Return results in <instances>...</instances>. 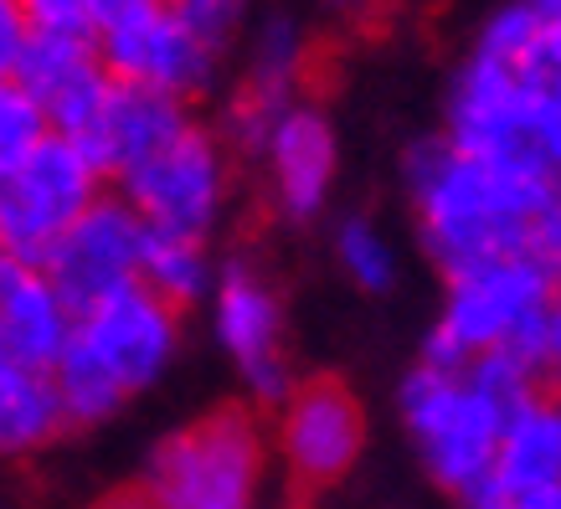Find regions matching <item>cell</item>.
Wrapping results in <instances>:
<instances>
[{
    "label": "cell",
    "instance_id": "e0dca14e",
    "mask_svg": "<svg viewBox=\"0 0 561 509\" xmlns=\"http://www.w3.org/2000/svg\"><path fill=\"white\" fill-rule=\"evenodd\" d=\"M68 335L72 314L47 284V273L36 263L0 257V356L32 371H51L68 350Z\"/></svg>",
    "mask_w": 561,
    "mask_h": 509
},
{
    "label": "cell",
    "instance_id": "44dd1931",
    "mask_svg": "<svg viewBox=\"0 0 561 509\" xmlns=\"http://www.w3.org/2000/svg\"><path fill=\"white\" fill-rule=\"evenodd\" d=\"M494 356H505L515 371H526L536 386L551 391V375H557V366H561V304L530 309L526 320L500 339Z\"/></svg>",
    "mask_w": 561,
    "mask_h": 509
},
{
    "label": "cell",
    "instance_id": "4316f807",
    "mask_svg": "<svg viewBox=\"0 0 561 509\" xmlns=\"http://www.w3.org/2000/svg\"><path fill=\"white\" fill-rule=\"evenodd\" d=\"M463 509H561V489H546V494H500L479 478L474 489L459 499Z\"/></svg>",
    "mask_w": 561,
    "mask_h": 509
},
{
    "label": "cell",
    "instance_id": "ba28073f",
    "mask_svg": "<svg viewBox=\"0 0 561 509\" xmlns=\"http://www.w3.org/2000/svg\"><path fill=\"white\" fill-rule=\"evenodd\" d=\"M103 190L108 186L78 154V144L62 135H47L21 165L0 175V257L42 268L51 242L62 238Z\"/></svg>",
    "mask_w": 561,
    "mask_h": 509
},
{
    "label": "cell",
    "instance_id": "52a82bcc",
    "mask_svg": "<svg viewBox=\"0 0 561 509\" xmlns=\"http://www.w3.org/2000/svg\"><path fill=\"white\" fill-rule=\"evenodd\" d=\"M108 190L135 206V217L160 238L211 242L227 190H232V154L211 124L191 119L171 144H160Z\"/></svg>",
    "mask_w": 561,
    "mask_h": 509
},
{
    "label": "cell",
    "instance_id": "f1b7e54d",
    "mask_svg": "<svg viewBox=\"0 0 561 509\" xmlns=\"http://www.w3.org/2000/svg\"><path fill=\"white\" fill-rule=\"evenodd\" d=\"M145 5H154V0H88V16H93V32H99V26L129 16V11H145Z\"/></svg>",
    "mask_w": 561,
    "mask_h": 509
},
{
    "label": "cell",
    "instance_id": "8fae6325",
    "mask_svg": "<svg viewBox=\"0 0 561 509\" xmlns=\"http://www.w3.org/2000/svg\"><path fill=\"white\" fill-rule=\"evenodd\" d=\"M211 329H217L221 350L232 356L242 386L253 391V402L278 407L294 386L289 366V320H284V293L268 273L232 257L217 268L211 284Z\"/></svg>",
    "mask_w": 561,
    "mask_h": 509
},
{
    "label": "cell",
    "instance_id": "6da1fadb",
    "mask_svg": "<svg viewBox=\"0 0 561 509\" xmlns=\"http://www.w3.org/2000/svg\"><path fill=\"white\" fill-rule=\"evenodd\" d=\"M402 181L417 242L443 278L490 257L561 263V181L551 175L479 165L443 135H427L402 154Z\"/></svg>",
    "mask_w": 561,
    "mask_h": 509
},
{
    "label": "cell",
    "instance_id": "30bf717a",
    "mask_svg": "<svg viewBox=\"0 0 561 509\" xmlns=\"http://www.w3.org/2000/svg\"><path fill=\"white\" fill-rule=\"evenodd\" d=\"M93 47H99V62L114 83L150 88V93H165L186 108L211 99L221 83V51H211L191 26H181L165 0L99 26Z\"/></svg>",
    "mask_w": 561,
    "mask_h": 509
},
{
    "label": "cell",
    "instance_id": "4fadbf2b",
    "mask_svg": "<svg viewBox=\"0 0 561 509\" xmlns=\"http://www.w3.org/2000/svg\"><path fill=\"white\" fill-rule=\"evenodd\" d=\"M305 72H309V36L289 11H268L248 36V68H242L238 93L227 99L217 139L227 154H257L268 129L278 124L284 108L305 99Z\"/></svg>",
    "mask_w": 561,
    "mask_h": 509
},
{
    "label": "cell",
    "instance_id": "277c9868",
    "mask_svg": "<svg viewBox=\"0 0 561 509\" xmlns=\"http://www.w3.org/2000/svg\"><path fill=\"white\" fill-rule=\"evenodd\" d=\"M139 484L160 509H257L268 484V442L253 407L221 402L165 432L150 448Z\"/></svg>",
    "mask_w": 561,
    "mask_h": 509
},
{
    "label": "cell",
    "instance_id": "cb8c5ba5",
    "mask_svg": "<svg viewBox=\"0 0 561 509\" xmlns=\"http://www.w3.org/2000/svg\"><path fill=\"white\" fill-rule=\"evenodd\" d=\"M165 5H171V16L181 21V26H191V32L202 36L211 51H221V57H227V47L242 36L248 11H253V0H165Z\"/></svg>",
    "mask_w": 561,
    "mask_h": 509
},
{
    "label": "cell",
    "instance_id": "d4e9b609",
    "mask_svg": "<svg viewBox=\"0 0 561 509\" xmlns=\"http://www.w3.org/2000/svg\"><path fill=\"white\" fill-rule=\"evenodd\" d=\"M32 36H93L88 0H16Z\"/></svg>",
    "mask_w": 561,
    "mask_h": 509
},
{
    "label": "cell",
    "instance_id": "9c48e42d",
    "mask_svg": "<svg viewBox=\"0 0 561 509\" xmlns=\"http://www.w3.org/2000/svg\"><path fill=\"white\" fill-rule=\"evenodd\" d=\"M366 407L341 375H305L278 402L273 453L284 463L294 494H324L345 484L366 453Z\"/></svg>",
    "mask_w": 561,
    "mask_h": 509
},
{
    "label": "cell",
    "instance_id": "7402d4cb",
    "mask_svg": "<svg viewBox=\"0 0 561 509\" xmlns=\"http://www.w3.org/2000/svg\"><path fill=\"white\" fill-rule=\"evenodd\" d=\"M335 257L360 293H387L397 284V253L366 217H345L335 227Z\"/></svg>",
    "mask_w": 561,
    "mask_h": 509
},
{
    "label": "cell",
    "instance_id": "d6986e66",
    "mask_svg": "<svg viewBox=\"0 0 561 509\" xmlns=\"http://www.w3.org/2000/svg\"><path fill=\"white\" fill-rule=\"evenodd\" d=\"M68 432L51 371H32L0 356V459H32Z\"/></svg>",
    "mask_w": 561,
    "mask_h": 509
},
{
    "label": "cell",
    "instance_id": "83f0119b",
    "mask_svg": "<svg viewBox=\"0 0 561 509\" xmlns=\"http://www.w3.org/2000/svg\"><path fill=\"white\" fill-rule=\"evenodd\" d=\"M88 509H160V505H154V494L135 478V484H119V489L99 494V499H93Z\"/></svg>",
    "mask_w": 561,
    "mask_h": 509
},
{
    "label": "cell",
    "instance_id": "484cf974",
    "mask_svg": "<svg viewBox=\"0 0 561 509\" xmlns=\"http://www.w3.org/2000/svg\"><path fill=\"white\" fill-rule=\"evenodd\" d=\"M26 47H32V26L21 16V5L16 0H0V78H16Z\"/></svg>",
    "mask_w": 561,
    "mask_h": 509
},
{
    "label": "cell",
    "instance_id": "5b68a950",
    "mask_svg": "<svg viewBox=\"0 0 561 509\" xmlns=\"http://www.w3.org/2000/svg\"><path fill=\"white\" fill-rule=\"evenodd\" d=\"M561 263L541 257H490L443 278V309L423 339V360L433 371H463L469 360L500 350V339L530 309L557 304Z\"/></svg>",
    "mask_w": 561,
    "mask_h": 509
},
{
    "label": "cell",
    "instance_id": "7c38bea8",
    "mask_svg": "<svg viewBox=\"0 0 561 509\" xmlns=\"http://www.w3.org/2000/svg\"><path fill=\"white\" fill-rule=\"evenodd\" d=\"M145 238H150V227L135 217V206L114 196V190H103L99 201L51 242V253L42 257V273L57 289V299L68 304L72 320L83 309L114 299L129 284H139Z\"/></svg>",
    "mask_w": 561,
    "mask_h": 509
},
{
    "label": "cell",
    "instance_id": "ac0fdd59",
    "mask_svg": "<svg viewBox=\"0 0 561 509\" xmlns=\"http://www.w3.org/2000/svg\"><path fill=\"white\" fill-rule=\"evenodd\" d=\"M484 484L500 494L561 489V407L551 391L530 396L526 407H515L505 417Z\"/></svg>",
    "mask_w": 561,
    "mask_h": 509
},
{
    "label": "cell",
    "instance_id": "f546056e",
    "mask_svg": "<svg viewBox=\"0 0 561 509\" xmlns=\"http://www.w3.org/2000/svg\"><path fill=\"white\" fill-rule=\"evenodd\" d=\"M376 5H381V0H330V11H335V16H345V21H366Z\"/></svg>",
    "mask_w": 561,
    "mask_h": 509
},
{
    "label": "cell",
    "instance_id": "2e32d148",
    "mask_svg": "<svg viewBox=\"0 0 561 509\" xmlns=\"http://www.w3.org/2000/svg\"><path fill=\"white\" fill-rule=\"evenodd\" d=\"M16 83L32 93L51 135L72 139L108 93V72L99 62L93 36H32V47L16 68Z\"/></svg>",
    "mask_w": 561,
    "mask_h": 509
},
{
    "label": "cell",
    "instance_id": "8992f818",
    "mask_svg": "<svg viewBox=\"0 0 561 509\" xmlns=\"http://www.w3.org/2000/svg\"><path fill=\"white\" fill-rule=\"evenodd\" d=\"M397 412H402V427L417 448V463L443 494L463 499L490 474L505 412L469 381V371L412 366L402 391H397Z\"/></svg>",
    "mask_w": 561,
    "mask_h": 509
},
{
    "label": "cell",
    "instance_id": "ffe728a7",
    "mask_svg": "<svg viewBox=\"0 0 561 509\" xmlns=\"http://www.w3.org/2000/svg\"><path fill=\"white\" fill-rule=\"evenodd\" d=\"M217 284V263L211 247L191 238H145V257H139V289H150L154 299L175 314H186L191 304H206Z\"/></svg>",
    "mask_w": 561,
    "mask_h": 509
},
{
    "label": "cell",
    "instance_id": "5bb4252c",
    "mask_svg": "<svg viewBox=\"0 0 561 509\" xmlns=\"http://www.w3.org/2000/svg\"><path fill=\"white\" fill-rule=\"evenodd\" d=\"M191 119H196V108H186V103L108 78V93L99 99L93 119L72 135V144H78V154L88 165L99 170L103 186H114L139 160H150L160 144H171Z\"/></svg>",
    "mask_w": 561,
    "mask_h": 509
},
{
    "label": "cell",
    "instance_id": "7a4b0ae2",
    "mask_svg": "<svg viewBox=\"0 0 561 509\" xmlns=\"http://www.w3.org/2000/svg\"><path fill=\"white\" fill-rule=\"evenodd\" d=\"M175 350H181V314L139 284L83 309L72 320L68 350L51 366L57 407L68 427H99L119 417L139 391H150L171 371Z\"/></svg>",
    "mask_w": 561,
    "mask_h": 509
},
{
    "label": "cell",
    "instance_id": "603a6c76",
    "mask_svg": "<svg viewBox=\"0 0 561 509\" xmlns=\"http://www.w3.org/2000/svg\"><path fill=\"white\" fill-rule=\"evenodd\" d=\"M47 135L51 129L42 119V108L32 103V93L16 78H0V175L11 165H21Z\"/></svg>",
    "mask_w": 561,
    "mask_h": 509
},
{
    "label": "cell",
    "instance_id": "9a60e30c",
    "mask_svg": "<svg viewBox=\"0 0 561 509\" xmlns=\"http://www.w3.org/2000/svg\"><path fill=\"white\" fill-rule=\"evenodd\" d=\"M257 160L268 165L273 206L289 221H314L335 196V170H341V139L320 103L299 99L278 114Z\"/></svg>",
    "mask_w": 561,
    "mask_h": 509
},
{
    "label": "cell",
    "instance_id": "3957f363",
    "mask_svg": "<svg viewBox=\"0 0 561 509\" xmlns=\"http://www.w3.org/2000/svg\"><path fill=\"white\" fill-rule=\"evenodd\" d=\"M443 139L459 154L515 175H561V78L505 68L469 51L448 83Z\"/></svg>",
    "mask_w": 561,
    "mask_h": 509
}]
</instances>
